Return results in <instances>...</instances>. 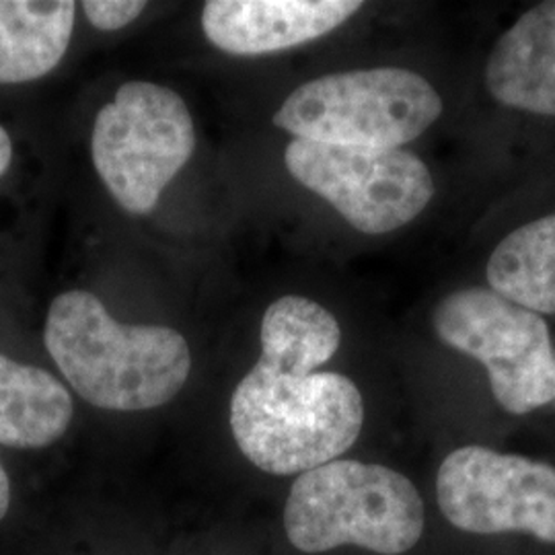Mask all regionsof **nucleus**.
I'll use <instances>...</instances> for the list:
<instances>
[{"label": "nucleus", "instance_id": "nucleus-11", "mask_svg": "<svg viewBox=\"0 0 555 555\" xmlns=\"http://www.w3.org/2000/svg\"><path fill=\"white\" fill-rule=\"evenodd\" d=\"M75 13L73 0H0V85L54 70L73 38Z\"/></svg>", "mask_w": 555, "mask_h": 555}, {"label": "nucleus", "instance_id": "nucleus-15", "mask_svg": "<svg viewBox=\"0 0 555 555\" xmlns=\"http://www.w3.org/2000/svg\"><path fill=\"white\" fill-rule=\"evenodd\" d=\"M146 2L140 0H85L82 11L93 27L116 31L139 17Z\"/></svg>", "mask_w": 555, "mask_h": 555}, {"label": "nucleus", "instance_id": "nucleus-16", "mask_svg": "<svg viewBox=\"0 0 555 555\" xmlns=\"http://www.w3.org/2000/svg\"><path fill=\"white\" fill-rule=\"evenodd\" d=\"M9 506H11V481L0 463V520L9 513Z\"/></svg>", "mask_w": 555, "mask_h": 555}, {"label": "nucleus", "instance_id": "nucleus-2", "mask_svg": "<svg viewBox=\"0 0 555 555\" xmlns=\"http://www.w3.org/2000/svg\"><path fill=\"white\" fill-rule=\"evenodd\" d=\"M364 403L337 373L295 377L256 364L231 399L241 453L272 476H293L336 461L360 437Z\"/></svg>", "mask_w": 555, "mask_h": 555}, {"label": "nucleus", "instance_id": "nucleus-3", "mask_svg": "<svg viewBox=\"0 0 555 555\" xmlns=\"http://www.w3.org/2000/svg\"><path fill=\"white\" fill-rule=\"evenodd\" d=\"M424 502L396 469L336 459L297 477L284 506L288 541L305 554L357 545L380 555L416 547Z\"/></svg>", "mask_w": 555, "mask_h": 555}, {"label": "nucleus", "instance_id": "nucleus-7", "mask_svg": "<svg viewBox=\"0 0 555 555\" xmlns=\"http://www.w3.org/2000/svg\"><path fill=\"white\" fill-rule=\"evenodd\" d=\"M286 169L366 235H385L412 222L435 196V181L416 155L401 149L341 146L293 140Z\"/></svg>", "mask_w": 555, "mask_h": 555}, {"label": "nucleus", "instance_id": "nucleus-17", "mask_svg": "<svg viewBox=\"0 0 555 555\" xmlns=\"http://www.w3.org/2000/svg\"><path fill=\"white\" fill-rule=\"evenodd\" d=\"M11 159H13V144H11L7 130L0 126V176L9 169Z\"/></svg>", "mask_w": 555, "mask_h": 555}, {"label": "nucleus", "instance_id": "nucleus-10", "mask_svg": "<svg viewBox=\"0 0 555 555\" xmlns=\"http://www.w3.org/2000/svg\"><path fill=\"white\" fill-rule=\"evenodd\" d=\"M486 85L506 107L555 116V0L529 9L498 40Z\"/></svg>", "mask_w": 555, "mask_h": 555}, {"label": "nucleus", "instance_id": "nucleus-12", "mask_svg": "<svg viewBox=\"0 0 555 555\" xmlns=\"http://www.w3.org/2000/svg\"><path fill=\"white\" fill-rule=\"evenodd\" d=\"M70 393L48 371L0 354V444L43 449L68 430Z\"/></svg>", "mask_w": 555, "mask_h": 555}, {"label": "nucleus", "instance_id": "nucleus-4", "mask_svg": "<svg viewBox=\"0 0 555 555\" xmlns=\"http://www.w3.org/2000/svg\"><path fill=\"white\" fill-rule=\"evenodd\" d=\"M442 114L437 89L412 70L337 73L295 89L274 116L300 140L399 149L422 137Z\"/></svg>", "mask_w": 555, "mask_h": 555}, {"label": "nucleus", "instance_id": "nucleus-6", "mask_svg": "<svg viewBox=\"0 0 555 555\" xmlns=\"http://www.w3.org/2000/svg\"><path fill=\"white\" fill-rule=\"evenodd\" d=\"M433 325L442 344L483 364L506 412L522 416L554 401V346L541 315L492 288H463L438 302Z\"/></svg>", "mask_w": 555, "mask_h": 555}, {"label": "nucleus", "instance_id": "nucleus-9", "mask_svg": "<svg viewBox=\"0 0 555 555\" xmlns=\"http://www.w3.org/2000/svg\"><path fill=\"white\" fill-rule=\"evenodd\" d=\"M360 9L357 0H210L202 27L227 54L261 56L327 36Z\"/></svg>", "mask_w": 555, "mask_h": 555}, {"label": "nucleus", "instance_id": "nucleus-1", "mask_svg": "<svg viewBox=\"0 0 555 555\" xmlns=\"http://www.w3.org/2000/svg\"><path fill=\"white\" fill-rule=\"evenodd\" d=\"M43 341L85 401L112 412H142L178 396L192 371L185 337L163 325H126L87 291L54 298Z\"/></svg>", "mask_w": 555, "mask_h": 555}, {"label": "nucleus", "instance_id": "nucleus-13", "mask_svg": "<svg viewBox=\"0 0 555 555\" xmlns=\"http://www.w3.org/2000/svg\"><path fill=\"white\" fill-rule=\"evenodd\" d=\"M259 364L295 377L313 375L341 341L337 319L315 300L282 297L261 319Z\"/></svg>", "mask_w": 555, "mask_h": 555}, {"label": "nucleus", "instance_id": "nucleus-5", "mask_svg": "<svg viewBox=\"0 0 555 555\" xmlns=\"http://www.w3.org/2000/svg\"><path fill=\"white\" fill-rule=\"evenodd\" d=\"M196 130L176 91L146 80L121 85L103 105L91 137L93 165L130 215H149L167 183L190 160Z\"/></svg>", "mask_w": 555, "mask_h": 555}, {"label": "nucleus", "instance_id": "nucleus-8", "mask_svg": "<svg viewBox=\"0 0 555 555\" xmlns=\"http://www.w3.org/2000/svg\"><path fill=\"white\" fill-rule=\"evenodd\" d=\"M437 498L465 533H527L555 545V467L547 463L461 447L438 469Z\"/></svg>", "mask_w": 555, "mask_h": 555}, {"label": "nucleus", "instance_id": "nucleus-14", "mask_svg": "<svg viewBox=\"0 0 555 555\" xmlns=\"http://www.w3.org/2000/svg\"><path fill=\"white\" fill-rule=\"evenodd\" d=\"M492 291L537 315L555 313V215L518 227L488 261Z\"/></svg>", "mask_w": 555, "mask_h": 555}]
</instances>
